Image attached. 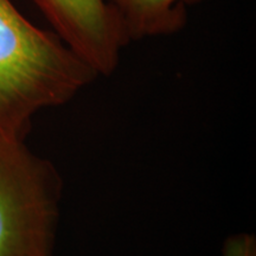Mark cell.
Wrapping results in <instances>:
<instances>
[{
	"label": "cell",
	"instance_id": "3957f363",
	"mask_svg": "<svg viewBox=\"0 0 256 256\" xmlns=\"http://www.w3.org/2000/svg\"><path fill=\"white\" fill-rule=\"evenodd\" d=\"M60 40L98 76H110L130 43L107 0H34Z\"/></svg>",
	"mask_w": 256,
	"mask_h": 256
},
{
	"label": "cell",
	"instance_id": "277c9868",
	"mask_svg": "<svg viewBox=\"0 0 256 256\" xmlns=\"http://www.w3.org/2000/svg\"><path fill=\"white\" fill-rule=\"evenodd\" d=\"M130 42L171 36L185 28L188 8L204 0H107Z\"/></svg>",
	"mask_w": 256,
	"mask_h": 256
},
{
	"label": "cell",
	"instance_id": "5b68a950",
	"mask_svg": "<svg viewBox=\"0 0 256 256\" xmlns=\"http://www.w3.org/2000/svg\"><path fill=\"white\" fill-rule=\"evenodd\" d=\"M222 256H256L255 236L249 232H240L226 240Z\"/></svg>",
	"mask_w": 256,
	"mask_h": 256
},
{
	"label": "cell",
	"instance_id": "6da1fadb",
	"mask_svg": "<svg viewBox=\"0 0 256 256\" xmlns=\"http://www.w3.org/2000/svg\"><path fill=\"white\" fill-rule=\"evenodd\" d=\"M96 78L55 32L0 0V134L25 139L38 112L68 104Z\"/></svg>",
	"mask_w": 256,
	"mask_h": 256
},
{
	"label": "cell",
	"instance_id": "7a4b0ae2",
	"mask_svg": "<svg viewBox=\"0 0 256 256\" xmlns=\"http://www.w3.org/2000/svg\"><path fill=\"white\" fill-rule=\"evenodd\" d=\"M24 140L0 134V256H54L62 179Z\"/></svg>",
	"mask_w": 256,
	"mask_h": 256
}]
</instances>
